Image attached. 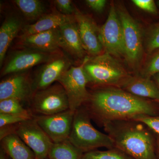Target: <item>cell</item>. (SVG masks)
<instances>
[{"label": "cell", "instance_id": "10", "mask_svg": "<svg viewBox=\"0 0 159 159\" xmlns=\"http://www.w3.org/2000/svg\"><path fill=\"white\" fill-rule=\"evenodd\" d=\"M74 114L75 112L69 109L54 115L40 116L34 119L53 143H59L68 140Z\"/></svg>", "mask_w": 159, "mask_h": 159}, {"label": "cell", "instance_id": "36", "mask_svg": "<svg viewBox=\"0 0 159 159\" xmlns=\"http://www.w3.org/2000/svg\"><path fill=\"white\" fill-rule=\"evenodd\" d=\"M49 159L48 158H47V159Z\"/></svg>", "mask_w": 159, "mask_h": 159}, {"label": "cell", "instance_id": "28", "mask_svg": "<svg viewBox=\"0 0 159 159\" xmlns=\"http://www.w3.org/2000/svg\"><path fill=\"white\" fill-rule=\"evenodd\" d=\"M134 121L143 123L159 135V116H143Z\"/></svg>", "mask_w": 159, "mask_h": 159}, {"label": "cell", "instance_id": "23", "mask_svg": "<svg viewBox=\"0 0 159 159\" xmlns=\"http://www.w3.org/2000/svg\"><path fill=\"white\" fill-rule=\"evenodd\" d=\"M82 159H134L118 148L107 150H93L85 152Z\"/></svg>", "mask_w": 159, "mask_h": 159}, {"label": "cell", "instance_id": "32", "mask_svg": "<svg viewBox=\"0 0 159 159\" xmlns=\"http://www.w3.org/2000/svg\"><path fill=\"white\" fill-rule=\"evenodd\" d=\"M6 152H5L4 149H2L1 150V153H0V159H8L6 157Z\"/></svg>", "mask_w": 159, "mask_h": 159}, {"label": "cell", "instance_id": "27", "mask_svg": "<svg viewBox=\"0 0 159 159\" xmlns=\"http://www.w3.org/2000/svg\"><path fill=\"white\" fill-rule=\"evenodd\" d=\"M159 73V52L148 61L143 72V77L149 78Z\"/></svg>", "mask_w": 159, "mask_h": 159}, {"label": "cell", "instance_id": "3", "mask_svg": "<svg viewBox=\"0 0 159 159\" xmlns=\"http://www.w3.org/2000/svg\"><path fill=\"white\" fill-rule=\"evenodd\" d=\"M68 140L84 153L101 147L115 148L110 136L95 128L91 123L88 112L82 108L75 111Z\"/></svg>", "mask_w": 159, "mask_h": 159}, {"label": "cell", "instance_id": "29", "mask_svg": "<svg viewBox=\"0 0 159 159\" xmlns=\"http://www.w3.org/2000/svg\"><path fill=\"white\" fill-rule=\"evenodd\" d=\"M133 2L140 9L153 14L158 12L154 1L152 0H133Z\"/></svg>", "mask_w": 159, "mask_h": 159}, {"label": "cell", "instance_id": "4", "mask_svg": "<svg viewBox=\"0 0 159 159\" xmlns=\"http://www.w3.org/2000/svg\"><path fill=\"white\" fill-rule=\"evenodd\" d=\"M84 70L89 82L99 85L120 86L128 76L122 65L107 52L89 58Z\"/></svg>", "mask_w": 159, "mask_h": 159}, {"label": "cell", "instance_id": "1", "mask_svg": "<svg viewBox=\"0 0 159 159\" xmlns=\"http://www.w3.org/2000/svg\"><path fill=\"white\" fill-rule=\"evenodd\" d=\"M90 110L102 124L119 120H134L143 116H157L153 102L134 96L122 89L110 87L94 92L90 98Z\"/></svg>", "mask_w": 159, "mask_h": 159}, {"label": "cell", "instance_id": "33", "mask_svg": "<svg viewBox=\"0 0 159 159\" xmlns=\"http://www.w3.org/2000/svg\"><path fill=\"white\" fill-rule=\"evenodd\" d=\"M153 77L155 80V83H156L159 90V73L154 75Z\"/></svg>", "mask_w": 159, "mask_h": 159}, {"label": "cell", "instance_id": "8", "mask_svg": "<svg viewBox=\"0 0 159 159\" xmlns=\"http://www.w3.org/2000/svg\"><path fill=\"white\" fill-rule=\"evenodd\" d=\"M32 103L34 110L43 116L54 115L70 109L68 98L61 84L37 91Z\"/></svg>", "mask_w": 159, "mask_h": 159}, {"label": "cell", "instance_id": "18", "mask_svg": "<svg viewBox=\"0 0 159 159\" xmlns=\"http://www.w3.org/2000/svg\"><path fill=\"white\" fill-rule=\"evenodd\" d=\"M74 19V16L72 17L70 16L66 15L61 13L46 15L34 24L25 26L23 29V34L21 37L57 29Z\"/></svg>", "mask_w": 159, "mask_h": 159}, {"label": "cell", "instance_id": "34", "mask_svg": "<svg viewBox=\"0 0 159 159\" xmlns=\"http://www.w3.org/2000/svg\"><path fill=\"white\" fill-rule=\"evenodd\" d=\"M158 153L159 158V140L158 141Z\"/></svg>", "mask_w": 159, "mask_h": 159}, {"label": "cell", "instance_id": "12", "mask_svg": "<svg viewBox=\"0 0 159 159\" xmlns=\"http://www.w3.org/2000/svg\"><path fill=\"white\" fill-rule=\"evenodd\" d=\"M54 54L37 50L27 49L20 51L13 55L2 72V76L17 74L54 58Z\"/></svg>", "mask_w": 159, "mask_h": 159}, {"label": "cell", "instance_id": "16", "mask_svg": "<svg viewBox=\"0 0 159 159\" xmlns=\"http://www.w3.org/2000/svg\"><path fill=\"white\" fill-rule=\"evenodd\" d=\"M58 29L61 47L74 57H83L85 51L83 47L75 18L61 26Z\"/></svg>", "mask_w": 159, "mask_h": 159}, {"label": "cell", "instance_id": "30", "mask_svg": "<svg viewBox=\"0 0 159 159\" xmlns=\"http://www.w3.org/2000/svg\"><path fill=\"white\" fill-rule=\"evenodd\" d=\"M54 2L62 14L70 16L72 13H74L75 9H74L70 0H57L54 1Z\"/></svg>", "mask_w": 159, "mask_h": 159}, {"label": "cell", "instance_id": "15", "mask_svg": "<svg viewBox=\"0 0 159 159\" xmlns=\"http://www.w3.org/2000/svg\"><path fill=\"white\" fill-rule=\"evenodd\" d=\"M20 43L25 48L52 53L61 47L58 28L20 38Z\"/></svg>", "mask_w": 159, "mask_h": 159}, {"label": "cell", "instance_id": "9", "mask_svg": "<svg viewBox=\"0 0 159 159\" xmlns=\"http://www.w3.org/2000/svg\"><path fill=\"white\" fill-rule=\"evenodd\" d=\"M16 133L34 152L35 159H46L53 144L50 137L35 119L21 122Z\"/></svg>", "mask_w": 159, "mask_h": 159}, {"label": "cell", "instance_id": "5", "mask_svg": "<svg viewBox=\"0 0 159 159\" xmlns=\"http://www.w3.org/2000/svg\"><path fill=\"white\" fill-rule=\"evenodd\" d=\"M89 58L88 56L84 57L79 66H71L57 80L66 91L70 110L73 111L80 108L82 104L89 101L90 98L91 94L86 88L89 81L84 70V65Z\"/></svg>", "mask_w": 159, "mask_h": 159}, {"label": "cell", "instance_id": "35", "mask_svg": "<svg viewBox=\"0 0 159 159\" xmlns=\"http://www.w3.org/2000/svg\"><path fill=\"white\" fill-rule=\"evenodd\" d=\"M157 3H158V6H159V1H158V2H157Z\"/></svg>", "mask_w": 159, "mask_h": 159}, {"label": "cell", "instance_id": "13", "mask_svg": "<svg viewBox=\"0 0 159 159\" xmlns=\"http://www.w3.org/2000/svg\"><path fill=\"white\" fill-rule=\"evenodd\" d=\"M71 66V63L66 57H54L40 70L32 84L33 91L37 92L50 86L54 81H57Z\"/></svg>", "mask_w": 159, "mask_h": 159}, {"label": "cell", "instance_id": "24", "mask_svg": "<svg viewBox=\"0 0 159 159\" xmlns=\"http://www.w3.org/2000/svg\"><path fill=\"white\" fill-rule=\"evenodd\" d=\"M0 113L7 114H29L24 108L20 101L15 99H7L0 101Z\"/></svg>", "mask_w": 159, "mask_h": 159}, {"label": "cell", "instance_id": "14", "mask_svg": "<svg viewBox=\"0 0 159 159\" xmlns=\"http://www.w3.org/2000/svg\"><path fill=\"white\" fill-rule=\"evenodd\" d=\"M32 91L27 76L17 73L0 83V101L10 98L25 101L31 97Z\"/></svg>", "mask_w": 159, "mask_h": 159}, {"label": "cell", "instance_id": "22", "mask_svg": "<svg viewBox=\"0 0 159 159\" xmlns=\"http://www.w3.org/2000/svg\"><path fill=\"white\" fill-rule=\"evenodd\" d=\"M14 2L23 14L29 18H37L44 11L43 5L38 0H15Z\"/></svg>", "mask_w": 159, "mask_h": 159}, {"label": "cell", "instance_id": "25", "mask_svg": "<svg viewBox=\"0 0 159 159\" xmlns=\"http://www.w3.org/2000/svg\"><path fill=\"white\" fill-rule=\"evenodd\" d=\"M31 119L30 113L27 114H7L0 113L1 128L11 124L21 123Z\"/></svg>", "mask_w": 159, "mask_h": 159}, {"label": "cell", "instance_id": "2", "mask_svg": "<svg viewBox=\"0 0 159 159\" xmlns=\"http://www.w3.org/2000/svg\"><path fill=\"white\" fill-rule=\"evenodd\" d=\"M115 148L134 159H159L152 135L145 125L134 120H119L103 123Z\"/></svg>", "mask_w": 159, "mask_h": 159}, {"label": "cell", "instance_id": "7", "mask_svg": "<svg viewBox=\"0 0 159 159\" xmlns=\"http://www.w3.org/2000/svg\"><path fill=\"white\" fill-rule=\"evenodd\" d=\"M99 39L105 52L115 57H125L122 24L113 4L111 6L105 23L100 28Z\"/></svg>", "mask_w": 159, "mask_h": 159}, {"label": "cell", "instance_id": "26", "mask_svg": "<svg viewBox=\"0 0 159 159\" xmlns=\"http://www.w3.org/2000/svg\"><path fill=\"white\" fill-rule=\"evenodd\" d=\"M146 46L148 53L159 48V23L155 25L149 31Z\"/></svg>", "mask_w": 159, "mask_h": 159}, {"label": "cell", "instance_id": "19", "mask_svg": "<svg viewBox=\"0 0 159 159\" xmlns=\"http://www.w3.org/2000/svg\"><path fill=\"white\" fill-rule=\"evenodd\" d=\"M1 141L3 149L11 159H35L33 152L16 133L9 134Z\"/></svg>", "mask_w": 159, "mask_h": 159}, {"label": "cell", "instance_id": "17", "mask_svg": "<svg viewBox=\"0 0 159 159\" xmlns=\"http://www.w3.org/2000/svg\"><path fill=\"white\" fill-rule=\"evenodd\" d=\"M122 89L134 96L150 98L159 102V90L156 83L150 78L128 76L120 84Z\"/></svg>", "mask_w": 159, "mask_h": 159}, {"label": "cell", "instance_id": "20", "mask_svg": "<svg viewBox=\"0 0 159 159\" xmlns=\"http://www.w3.org/2000/svg\"><path fill=\"white\" fill-rule=\"evenodd\" d=\"M21 26L17 17L9 16L5 20L0 29V65L3 61L10 44L17 35Z\"/></svg>", "mask_w": 159, "mask_h": 159}, {"label": "cell", "instance_id": "31", "mask_svg": "<svg viewBox=\"0 0 159 159\" xmlns=\"http://www.w3.org/2000/svg\"><path fill=\"white\" fill-rule=\"evenodd\" d=\"M86 3L88 6L97 12H101L106 4L105 0H86Z\"/></svg>", "mask_w": 159, "mask_h": 159}, {"label": "cell", "instance_id": "6", "mask_svg": "<svg viewBox=\"0 0 159 159\" xmlns=\"http://www.w3.org/2000/svg\"><path fill=\"white\" fill-rule=\"evenodd\" d=\"M116 9L123 30L125 59L133 67L136 66L143 56L141 28L125 8L121 6Z\"/></svg>", "mask_w": 159, "mask_h": 159}, {"label": "cell", "instance_id": "21", "mask_svg": "<svg viewBox=\"0 0 159 159\" xmlns=\"http://www.w3.org/2000/svg\"><path fill=\"white\" fill-rule=\"evenodd\" d=\"M84 153L69 140H67L53 143L49 150L48 158L49 159H82Z\"/></svg>", "mask_w": 159, "mask_h": 159}, {"label": "cell", "instance_id": "11", "mask_svg": "<svg viewBox=\"0 0 159 159\" xmlns=\"http://www.w3.org/2000/svg\"><path fill=\"white\" fill-rule=\"evenodd\" d=\"M74 17L84 50L93 57L100 54L103 49L99 39L100 29L92 18L77 9Z\"/></svg>", "mask_w": 159, "mask_h": 159}]
</instances>
